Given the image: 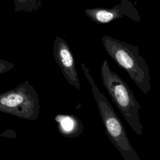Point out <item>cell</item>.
I'll use <instances>...</instances> for the list:
<instances>
[{"label":"cell","mask_w":160,"mask_h":160,"mask_svg":"<svg viewBox=\"0 0 160 160\" xmlns=\"http://www.w3.org/2000/svg\"><path fill=\"white\" fill-rule=\"evenodd\" d=\"M102 46L118 66L125 70L144 94L151 91L150 72L146 60L139 54L138 46L108 36L102 38Z\"/></svg>","instance_id":"cell-1"},{"label":"cell","mask_w":160,"mask_h":160,"mask_svg":"<svg viewBox=\"0 0 160 160\" xmlns=\"http://www.w3.org/2000/svg\"><path fill=\"white\" fill-rule=\"evenodd\" d=\"M81 68L91 86L92 95L98 108L106 133L111 142L124 160H139L136 150L128 138L126 129L106 97L99 91L91 76L89 69L84 63Z\"/></svg>","instance_id":"cell-2"},{"label":"cell","mask_w":160,"mask_h":160,"mask_svg":"<svg viewBox=\"0 0 160 160\" xmlns=\"http://www.w3.org/2000/svg\"><path fill=\"white\" fill-rule=\"evenodd\" d=\"M101 76L112 101L135 133L142 134L139 111L141 106L132 91L127 83L109 67L107 59H104L101 67Z\"/></svg>","instance_id":"cell-3"},{"label":"cell","mask_w":160,"mask_h":160,"mask_svg":"<svg viewBox=\"0 0 160 160\" xmlns=\"http://www.w3.org/2000/svg\"><path fill=\"white\" fill-rule=\"evenodd\" d=\"M0 111L26 120L38 119L40 104L35 88L26 80L15 88L0 93Z\"/></svg>","instance_id":"cell-4"},{"label":"cell","mask_w":160,"mask_h":160,"mask_svg":"<svg viewBox=\"0 0 160 160\" xmlns=\"http://www.w3.org/2000/svg\"><path fill=\"white\" fill-rule=\"evenodd\" d=\"M52 50L55 62L60 68L68 84L74 86L79 91H81L75 59L68 43L62 38L56 37Z\"/></svg>","instance_id":"cell-5"},{"label":"cell","mask_w":160,"mask_h":160,"mask_svg":"<svg viewBox=\"0 0 160 160\" xmlns=\"http://www.w3.org/2000/svg\"><path fill=\"white\" fill-rule=\"evenodd\" d=\"M54 120L59 132L65 138L71 139L78 137L84 129L81 121L74 115L58 114Z\"/></svg>","instance_id":"cell-6"},{"label":"cell","mask_w":160,"mask_h":160,"mask_svg":"<svg viewBox=\"0 0 160 160\" xmlns=\"http://www.w3.org/2000/svg\"><path fill=\"white\" fill-rule=\"evenodd\" d=\"M114 18L113 13L106 11H99L96 14V19L98 21L106 23L111 21Z\"/></svg>","instance_id":"cell-7"},{"label":"cell","mask_w":160,"mask_h":160,"mask_svg":"<svg viewBox=\"0 0 160 160\" xmlns=\"http://www.w3.org/2000/svg\"><path fill=\"white\" fill-rule=\"evenodd\" d=\"M15 64L4 59H0V74L11 70Z\"/></svg>","instance_id":"cell-8"},{"label":"cell","mask_w":160,"mask_h":160,"mask_svg":"<svg viewBox=\"0 0 160 160\" xmlns=\"http://www.w3.org/2000/svg\"><path fill=\"white\" fill-rule=\"evenodd\" d=\"M0 136H5L9 138H14L16 137V133L11 129L5 131L3 133H0Z\"/></svg>","instance_id":"cell-9"}]
</instances>
